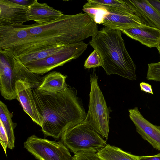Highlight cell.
I'll return each mask as SVG.
<instances>
[{
  "label": "cell",
  "mask_w": 160,
  "mask_h": 160,
  "mask_svg": "<svg viewBox=\"0 0 160 160\" xmlns=\"http://www.w3.org/2000/svg\"><path fill=\"white\" fill-rule=\"evenodd\" d=\"M97 24L86 13L63 14L48 23L30 25V37L23 44L11 50L17 57L59 45L76 43L94 35Z\"/></svg>",
  "instance_id": "1"
},
{
  "label": "cell",
  "mask_w": 160,
  "mask_h": 160,
  "mask_svg": "<svg viewBox=\"0 0 160 160\" xmlns=\"http://www.w3.org/2000/svg\"><path fill=\"white\" fill-rule=\"evenodd\" d=\"M32 90L43 119L41 131L46 137L58 139L66 130L85 119L87 113L74 88L68 86L57 92Z\"/></svg>",
  "instance_id": "2"
},
{
  "label": "cell",
  "mask_w": 160,
  "mask_h": 160,
  "mask_svg": "<svg viewBox=\"0 0 160 160\" xmlns=\"http://www.w3.org/2000/svg\"><path fill=\"white\" fill-rule=\"evenodd\" d=\"M89 44L99 54L107 74H117L136 80V66L127 51L121 31L105 27L98 30Z\"/></svg>",
  "instance_id": "3"
},
{
  "label": "cell",
  "mask_w": 160,
  "mask_h": 160,
  "mask_svg": "<svg viewBox=\"0 0 160 160\" xmlns=\"http://www.w3.org/2000/svg\"><path fill=\"white\" fill-rule=\"evenodd\" d=\"M43 77L30 71L11 50L0 49V90L1 95L5 99L17 98V81L26 82L32 89L37 88Z\"/></svg>",
  "instance_id": "4"
},
{
  "label": "cell",
  "mask_w": 160,
  "mask_h": 160,
  "mask_svg": "<svg viewBox=\"0 0 160 160\" xmlns=\"http://www.w3.org/2000/svg\"><path fill=\"white\" fill-rule=\"evenodd\" d=\"M61 142L74 154L81 152L96 153L107 144L95 130L83 122L66 130Z\"/></svg>",
  "instance_id": "5"
},
{
  "label": "cell",
  "mask_w": 160,
  "mask_h": 160,
  "mask_svg": "<svg viewBox=\"0 0 160 160\" xmlns=\"http://www.w3.org/2000/svg\"><path fill=\"white\" fill-rule=\"evenodd\" d=\"M98 81L95 73L90 75L89 108L83 122L107 140L109 132V111Z\"/></svg>",
  "instance_id": "6"
},
{
  "label": "cell",
  "mask_w": 160,
  "mask_h": 160,
  "mask_svg": "<svg viewBox=\"0 0 160 160\" xmlns=\"http://www.w3.org/2000/svg\"><path fill=\"white\" fill-rule=\"evenodd\" d=\"M88 45L83 41L69 44L56 54L24 65L32 73L42 75L57 67L78 58L86 49Z\"/></svg>",
  "instance_id": "7"
},
{
  "label": "cell",
  "mask_w": 160,
  "mask_h": 160,
  "mask_svg": "<svg viewBox=\"0 0 160 160\" xmlns=\"http://www.w3.org/2000/svg\"><path fill=\"white\" fill-rule=\"evenodd\" d=\"M24 146L38 160H72L68 149L61 141H51L33 135L24 142Z\"/></svg>",
  "instance_id": "8"
},
{
  "label": "cell",
  "mask_w": 160,
  "mask_h": 160,
  "mask_svg": "<svg viewBox=\"0 0 160 160\" xmlns=\"http://www.w3.org/2000/svg\"><path fill=\"white\" fill-rule=\"evenodd\" d=\"M99 6L105 10L102 15L101 24L109 29L120 30L145 25L142 20L134 12L125 11L108 7Z\"/></svg>",
  "instance_id": "9"
},
{
  "label": "cell",
  "mask_w": 160,
  "mask_h": 160,
  "mask_svg": "<svg viewBox=\"0 0 160 160\" xmlns=\"http://www.w3.org/2000/svg\"><path fill=\"white\" fill-rule=\"evenodd\" d=\"M128 111L136 132L153 148L160 151V126L154 125L145 119L137 107Z\"/></svg>",
  "instance_id": "10"
},
{
  "label": "cell",
  "mask_w": 160,
  "mask_h": 160,
  "mask_svg": "<svg viewBox=\"0 0 160 160\" xmlns=\"http://www.w3.org/2000/svg\"><path fill=\"white\" fill-rule=\"evenodd\" d=\"M28 8L10 0H0V26H19L29 21L26 15Z\"/></svg>",
  "instance_id": "11"
},
{
  "label": "cell",
  "mask_w": 160,
  "mask_h": 160,
  "mask_svg": "<svg viewBox=\"0 0 160 160\" xmlns=\"http://www.w3.org/2000/svg\"><path fill=\"white\" fill-rule=\"evenodd\" d=\"M15 87L16 99L20 102L24 111L34 122L41 127L43 119L37 107L32 88L28 84L21 80L16 82Z\"/></svg>",
  "instance_id": "12"
},
{
  "label": "cell",
  "mask_w": 160,
  "mask_h": 160,
  "mask_svg": "<svg viewBox=\"0 0 160 160\" xmlns=\"http://www.w3.org/2000/svg\"><path fill=\"white\" fill-rule=\"evenodd\" d=\"M29 26H0V49L12 50L26 42L30 37Z\"/></svg>",
  "instance_id": "13"
},
{
  "label": "cell",
  "mask_w": 160,
  "mask_h": 160,
  "mask_svg": "<svg viewBox=\"0 0 160 160\" xmlns=\"http://www.w3.org/2000/svg\"><path fill=\"white\" fill-rule=\"evenodd\" d=\"M142 20L144 24L160 30V13L148 0H122Z\"/></svg>",
  "instance_id": "14"
},
{
  "label": "cell",
  "mask_w": 160,
  "mask_h": 160,
  "mask_svg": "<svg viewBox=\"0 0 160 160\" xmlns=\"http://www.w3.org/2000/svg\"><path fill=\"white\" fill-rule=\"evenodd\" d=\"M119 30L131 38L150 48H157L160 41V30L146 25Z\"/></svg>",
  "instance_id": "15"
},
{
  "label": "cell",
  "mask_w": 160,
  "mask_h": 160,
  "mask_svg": "<svg viewBox=\"0 0 160 160\" xmlns=\"http://www.w3.org/2000/svg\"><path fill=\"white\" fill-rule=\"evenodd\" d=\"M63 14L61 11L54 9L45 3H40L36 0L28 7L26 12L28 20L42 25L53 22Z\"/></svg>",
  "instance_id": "16"
},
{
  "label": "cell",
  "mask_w": 160,
  "mask_h": 160,
  "mask_svg": "<svg viewBox=\"0 0 160 160\" xmlns=\"http://www.w3.org/2000/svg\"><path fill=\"white\" fill-rule=\"evenodd\" d=\"M66 76L59 72H52L43 77L38 89L49 92L62 91L68 86L66 82Z\"/></svg>",
  "instance_id": "17"
},
{
  "label": "cell",
  "mask_w": 160,
  "mask_h": 160,
  "mask_svg": "<svg viewBox=\"0 0 160 160\" xmlns=\"http://www.w3.org/2000/svg\"><path fill=\"white\" fill-rule=\"evenodd\" d=\"M96 155L101 160H140L138 156L110 144H107Z\"/></svg>",
  "instance_id": "18"
},
{
  "label": "cell",
  "mask_w": 160,
  "mask_h": 160,
  "mask_svg": "<svg viewBox=\"0 0 160 160\" xmlns=\"http://www.w3.org/2000/svg\"><path fill=\"white\" fill-rule=\"evenodd\" d=\"M12 113L8 110L7 106L1 101H0V121L3 125L8 138V148L12 150L14 147L15 136L14 129L16 123L12 122Z\"/></svg>",
  "instance_id": "19"
},
{
  "label": "cell",
  "mask_w": 160,
  "mask_h": 160,
  "mask_svg": "<svg viewBox=\"0 0 160 160\" xmlns=\"http://www.w3.org/2000/svg\"><path fill=\"white\" fill-rule=\"evenodd\" d=\"M67 45L55 46L40 51L28 53L18 58L21 62L24 65L26 63L42 59L56 54L61 51Z\"/></svg>",
  "instance_id": "20"
},
{
  "label": "cell",
  "mask_w": 160,
  "mask_h": 160,
  "mask_svg": "<svg viewBox=\"0 0 160 160\" xmlns=\"http://www.w3.org/2000/svg\"><path fill=\"white\" fill-rule=\"evenodd\" d=\"M102 61L99 54L95 49L86 60L84 68L85 69L102 66Z\"/></svg>",
  "instance_id": "21"
},
{
  "label": "cell",
  "mask_w": 160,
  "mask_h": 160,
  "mask_svg": "<svg viewBox=\"0 0 160 160\" xmlns=\"http://www.w3.org/2000/svg\"><path fill=\"white\" fill-rule=\"evenodd\" d=\"M146 78L148 80L160 82V61L148 64Z\"/></svg>",
  "instance_id": "22"
},
{
  "label": "cell",
  "mask_w": 160,
  "mask_h": 160,
  "mask_svg": "<svg viewBox=\"0 0 160 160\" xmlns=\"http://www.w3.org/2000/svg\"><path fill=\"white\" fill-rule=\"evenodd\" d=\"M72 160H101L96 153L81 152L74 154Z\"/></svg>",
  "instance_id": "23"
},
{
  "label": "cell",
  "mask_w": 160,
  "mask_h": 160,
  "mask_svg": "<svg viewBox=\"0 0 160 160\" xmlns=\"http://www.w3.org/2000/svg\"><path fill=\"white\" fill-rule=\"evenodd\" d=\"M0 142L7 156L6 149L8 147V138L6 131L2 122L0 121Z\"/></svg>",
  "instance_id": "24"
},
{
  "label": "cell",
  "mask_w": 160,
  "mask_h": 160,
  "mask_svg": "<svg viewBox=\"0 0 160 160\" xmlns=\"http://www.w3.org/2000/svg\"><path fill=\"white\" fill-rule=\"evenodd\" d=\"M141 90L146 93L153 95V93L152 86L148 83L144 82H141L140 84Z\"/></svg>",
  "instance_id": "25"
},
{
  "label": "cell",
  "mask_w": 160,
  "mask_h": 160,
  "mask_svg": "<svg viewBox=\"0 0 160 160\" xmlns=\"http://www.w3.org/2000/svg\"><path fill=\"white\" fill-rule=\"evenodd\" d=\"M140 160H160V153L155 155L146 156H138Z\"/></svg>",
  "instance_id": "26"
},
{
  "label": "cell",
  "mask_w": 160,
  "mask_h": 160,
  "mask_svg": "<svg viewBox=\"0 0 160 160\" xmlns=\"http://www.w3.org/2000/svg\"><path fill=\"white\" fill-rule=\"evenodd\" d=\"M10 1L13 3L29 7L33 2L34 0H12Z\"/></svg>",
  "instance_id": "27"
},
{
  "label": "cell",
  "mask_w": 160,
  "mask_h": 160,
  "mask_svg": "<svg viewBox=\"0 0 160 160\" xmlns=\"http://www.w3.org/2000/svg\"><path fill=\"white\" fill-rule=\"evenodd\" d=\"M149 3L160 13V1L148 0Z\"/></svg>",
  "instance_id": "28"
},
{
  "label": "cell",
  "mask_w": 160,
  "mask_h": 160,
  "mask_svg": "<svg viewBox=\"0 0 160 160\" xmlns=\"http://www.w3.org/2000/svg\"><path fill=\"white\" fill-rule=\"evenodd\" d=\"M157 48L158 49V51L160 55V41L158 46L157 47Z\"/></svg>",
  "instance_id": "29"
}]
</instances>
